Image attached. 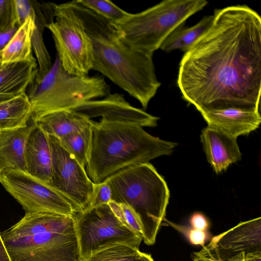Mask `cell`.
<instances>
[{
    "instance_id": "1",
    "label": "cell",
    "mask_w": 261,
    "mask_h": 261,
    "mask_svg": "<svg viewBox=\"0 0 261 261\" xmlns=\"http://www.w3.org/2000/svg\"><path fill=\"white\" fill-rule=\"evenodd\" d=\"M208 29L182 56L177 84L200 113L259 111L261 18L246 5L215 11Z\"/></svg>"
},
{
    "instance_id": "2",
    "label": "cell",
    "mask_w": 261,
    "mask_h": 261,
    "mask_svg": "<svg viewBox=\"0 0 261 261\" xmlns=\"http://www.w3.org/2000/svg\"><path fill=\"white\" fill-rule=\"evenodd\" d=\"M70 3L82 18L92 42V70L101 73L146 109L161 86L153 55L132 49L120 39L113 24L83 7L77 1Z\"/></svg>"
},
{
    "instance_id": "3",
    "label": "cell",
    "mask_w": 261,
    "mask_h": 261,
    "mask_svg": "<svg viewBox=\"0 0 261 261\" xmlns=\"http://www.w3.org/2000/svg\"><path fill=\"white\" fill-rule=\"evenodd\" d=\"M176 145L150 135L137 124L100 118L91 124L86 171L94 184H100L128 167L170 155Z\"/></svg>"
},
{
    "instance_id": "4",
    "label": "cell",
    "mask_w": 261,
    "mask_h": 261,
    "mask_svg": "<svg viewBox=\"0 0 261 261\" xmlns=\"http://www.w3.org/2000/svg\"><path fill=\"white\" fill-rule=\"evenodd\" d=\"M106 180L111 190L112 201L132 210L144 243L153 245L170 198L164 178L148 162L128 167Z\"/></svg>"
},
{
    "instance_id": "5",
    "label": "cell",
    "mask_w": 261,
    "mask_h": 261,
    "mask_svg": "<svg viewBox=\"0 0 261 261\" xmlns=\"http://www.w3.org/2000/svg\"><path fill=\"white\" fill-rule=\"evenodd\" d=\"M205 0H165L114 24L120 39L132 49L153 55L167 37L203 9Z\"/></svg>"
},
{
    "instance_id": "6",
    "label": "cell",
    "mask_w": 261,
    "mask_h": 261,
    "mask_svg": "<svg viewBox=\"0 0 261 261\" xmlns=\"http://www.w3.org/2000/svg\"><path fill=\"white\" fill-rule=\"evenodd\" d=\"M29 98L32 119L62 110H70L85 102L106 96L110 87L99 76H80L68 73L57 55L54 63L39 81L31 84Z\"/></svg>"
},
{
    "instance_id": "7",
    "label": "cell",
    "mask_w": 261,
    "mask_h": 261,
    "mask_svg": "<svg viewBox=\"0 0 261 261\" xmlns=\"http://www.w3.org/2000/svg\"><path fill=\"white\" fill-rule=\"evenodd\" d=\"M51 3L55 21L46 28L52 34L62 66L69 73L88 75L93 63V45L82 18L70 2Z\"/></svg>"
},
{
    "instance_id": "8",
    "label": "cell",
    "mask_w": 261,
    "mask_h": 261,
    "mask_svg": "<svg viewBox=\"0 0 261 261\" xmlns=\"http://www.w3.org/2000/svg\"><path fill=\"white\" fill-rule=\"evenodd\" d=\"M75 228L83 261L107 245L122 243L137 248L143 237L124 225L108 204L89 207L74 215Z\"/></svg>"
},
{
    "instance_id": "9",
    "label": "cell",
    "mask_w": 261,
    "mask_h": 261,
    "mask_svg": "<svg viewBox=\"0 0 261 261\" xmlns=\"http://www.w3.org/2000/svg\"><path fill=\"white\" fill-rule=\"evenodd\" d=\"M3 240L12 261H83L74 219L54 230Z\"/></svg>"
},
{
    "instance_id": "10",
    "label": "cell",
    "mask_w": 261,
    "mask_h": 261,
    "mask_svg": "<svg viewBox=\"0 0 261 261\" xmlns=\"http://www.w3.org/2000/svg\"><path fill=\"white\" fill-rule=\"evenodd\" d=\"M51 154L49 186L68 200L77 213L90 205L95 184L85 168L71 156L56 137L48 135Z\"/></svg>"
},
{
    "instance_id": "11",
    "label": "cell",
    "mask_w": 261,
    "mask_h": 261,
    "mask_svg": "<svg viewBox=\"0 0 261 261\" xmlns=\"http://www.w3.org/2000/svg\"><path fill=\"white\" fill-rule=\"evenodd\" d=\"M0 182L26 213L53 212L74 217L77 211L59 192L25 172L7 170Z\"/></svg>"
},
{
    "instance_id": "12",
    "label": "cell",
    "mask_w": 261,
    "mask_h": 261,
    "mask_svg": "<svg viewBox=\"0 0 261 261\" xmlns=\"http://www.w3.org/2000/svg\"><path fill=\"white\" fill-rule=\"evenodd\" d=\"M261 251V218L240 222L214 237L199 253L225 261L240 253Z\"/></svg>"
},
{
    "instance_id": "13",
    "label": "cell",
    "mask_w": 261,
    "mask_h": 261,
    "mask_svg": "<svg viewBox=\"0 0 261 261\" xmlns=\"http://www.w3.org/2000/svg\"><path fill=\"white\" fill-rule=\"evenodd\" d=\"M89 119L100 117L106 120L153 127L159 118L130 105L122 95L110 93L103 98L83 103L73 109Z\"/></svg>"
},
{
    "instance_id": "14",
    "label": "cell",
    "mask_w": 261,
    "mask_h": 261,
    "mask_svg": "<svg viewBox=\"0 0 261 261\" xmlns=\"http://www.w3.org/2000/svg\"><path fill=\"white\" fill-rule=\"evenodd\" d=\"M237 138L207 126L201 132L200 140L207 162L219 174L241 160Z\"/></svg>"
},
{
    "instance_id": "15",
    "label": "cell",
    "mask_w": 261,
    "mask_h": 261,
    "mask_svg": "<svg viewBox=\"0 0 261 261\" xmlns=\"http://www.w3.org/2000/svg\"><path fill=\"white\" fill-rule=\"evenodd\" d=\"M200 114L207 126L237 138L254 131L259 127L261 122L259 111L227 109Z\"/></svg>"
},
{
    "instance_id": "16",
    "label": "cell",
    "mask_w": 261,
    "mask_h": 261,
    "mask_svg": "<svg viewBox=\"0 0 261 261\" xmlns=\"http://www.w3.org/2000/svg\"><path fill=\"white\" fill-rule=\"evenodd\" d=\"M26 172L47 184L51 177V154L48 135L33 122L25 147Z\"/></svg>"
},
{
    "instance_id": "17",
    "label": "cell",
    "mask_w": 261,
    "mask_h": 261,
    "mask_svg": "<svg viewBox=\"0 0 261 261\" xmlns=\"http://www.w3.org/2000/svg\"><path fill=\"white\" fill-rule=\"evenodd\" d=\"M33 123L0 130V175L7 170L26 172L25 147Z\"/></svg>"
},
{
    "instance_id": "18",
    "label": "cell",
    "mask_w": 261,
    "mask_h": 261,
    "mask_svg": "<svg viewBox=\"0 0 261 261\" xmlns=\"http://www.w3.org/2000/svg\"><path fill=\"white\" fill-rule=\"evenodd\" d=\"M35 58L2 64L0 66V94L17 96L25 93L38 74Z\"/></svg>"
},
{
    "instance_id": "19",
    "label": "cell",
    "mask_w": 261,
    "mask_h": 261,
    "mask_svg": "<svg viewBox=\"0 0 261 261\" xmlns=\"http://www.w3.org/2000/svg\"><path fill=\"white\" fill-rule=\"evenodd\" d=\"M47 135L60 139L90 125L92 120L72 110L47 113L33 119Z\"/></svg>"
},
{
    "instance_id": "20",
    "label": "cell",
    "mask_w": 261,
    "mask_h": 261,
    "mask_svg": "<svg viewBox=\"0 0 261 261\" xmlns=\"http://www.w3.org/2000/svg\"><path fill=\"white\" fill-rule=\"evenodd\" d=\"M36 18L29 16L20 25L0 54L2 64L26 61L34 58L32 39Z\"/></svg>"
},
{
    "instance_id": "21",
    "label": "cell",
    "mask_w": 261,
    "mask_h": 261,
    "mask_svg": "<svg viewBox=\"0 0 261 261\" xmlns=\"http://www.w3.org/2000/svg\"><path fill=\"white\" fill-rule=\"evenodd\" d=\"M213 19V15L205 16L189 28H184L185 23L181 24L167 37L160 48L168 53L176 49L186 52L208 29Z\"/></svg>"
},
{
    "instance_id": "22",
    "label": "cell",
    "mask_w": 261,
    "mask_h": 261,
    "mask_svg": "<svg viewBox=\"0 0 261 261\" xmlns=\"http://www.w3.org/2000/svg\"><path fill=\"white\" fill-rule=\"evenodd\" d=\"M28 95L22 93L0 102V130L25 126L32 117Z\"/></svg>"
},
{
    "instance_id": "23",
    "label": "cell",
    "mask_w": 261,
    "mask_h": 261,
    "mask_svg": "<svg viewBox=\"0 0 261 261\" xmlns=\"http://www.w3.org/2000/svg\"><path fill=\"white\" fill-rule=\"evenodd\" d=\"M91 124L81 130L58 138L63 147L84 168L87 163L91 144Z\"/></svg>"
},
{
    "instance_id": "24",
    "label": "cell",
    "mask_w": 261,
    "mask_h": 261,
    "mask_svg": "<svg viewBox=\"0 0 261 261\" xmlns=\"http://www.w3.org/2000/svg\"><path fill=\"white\" fill-rule=\"evenodd\" d=\"M144 253L134 246L117 243L99 249L83 261H138Z\"/></svg>"
},
{
    "instance_id": "25",
    "label": "cell",
    "mask_w": 261,
    "mask_h": 261,
    "mask_svg": "<svg viewBox=\"0 0 261 261\" xmlns=\"http://www.w3.org/2000/svg\"><path fill=\"white\" fill-rule=\"evenodd\" d=\"M83 7L113 24L125 19L130 14L109 0H76Z\"/></svg>"
},
{
    "instance_id": "26",
    "label": "cell",
    "mask_w": 261,
    "mask_h": 261,
    "mask_svg": "<svg viewBox=\"0 0 261 261\" xmlns=\"http://www.w3.org/2000/svg\"><path fill=\"white\" fill-rule=\"evenodd\" d=\"M16 27H18L14 0H0V30Z\"/></svg>"
},
{
    "instance_id": "27",
    "label": "cell",
    "mask_w": 261,
    "mask_h": 261,
    "mask_svg": "<svg viewBox=\"0 0 261 261\" xmlns=\"http://www.w3.org/2000/svg\"><path fill=\"white\" fill-rule=\"evenodd\" d=\"M112 201V193L107 181L95 184L93 193L89 207H95L108 204Z\"/></svg>"
},
{
    "instance_id": "28",
    "label": "cell",
    "mask_w": 261,
    "mask_h": 261,
    "mask_svg": "<svg viewBox=\"0 0 261 261\" xmlns=\"http://www.w3.org/2000/svg\"><path fill=\"white\" fill-rule=\"evenodd\" d=\"M16 13L17 26L19 27L29 17H37V13L32 2L27 0H14Z\"/></svg>"
},
{
    "instance_id": "29",
    "label": "cell",
    "mask_w": 261,
    "mask_h": 261,
    "mask_svg": "<svg viewBox=\"0 0 261 261\" xmlns=\"http://www.w3.org/2000/svg\"><path fill=\"white\" fill-rule=\"evenodd\" d=\"M175 229L183 233L191 244L194 245H203L208 239V234L206 231L198 230L193 228L186 227L169 223Z\"/></svg>"
},
{
    "instance_id": "30",
    "label": "cell",
    "mask_w": 261,
    "mask_h": 261,
    "mask_svg": "<svg viewBox=\"0 0 261 261\" xmlns=\"http://www.w3.org/2000/svg\"><path fill=\"white\" fill-rule=\"evenodd\" d=\"M119 204L123 212V224L137 234L143 237L140 226L133 212L125 204Z\"/></svg>"
},
{
    "instance_id": "31",
    "label": "cell",
    "mask_w": 261,
    "mask_h": 261,
    "mask_svg": "<svg viewBox=\"0 0 261 261\" xmlns=\"http://www.w3.org/2000/svg\"><path fill=\"white\" fill-rule=\"evenodd\" d=\"M192 228L198 230L206 231L209 226L206 217L200 213H195L190 219Z\"/></svg>"
},
{
    "instance_id": "32",
    "label": "cell",
    "mask_w": 261,
    "mask_h": 261,
    "mask_svg": "<svg viewBox=\"0 0 261 261\" xmlns=\"http://www.w3.org/2000/svg\"><path fill=\"white\" fill-rule=\"evenodd\" d=\"M245 253L242 252L235 257L225 261H244ZM193 261H222L213 258L211 256L196 252L193 258Z\"/></svg>"
},
{
    "instance_id": "33",
    "label": "cell",
    "mask_w": 261,
    "mask_h": 261,
    "mask_svg": "<svg viewBox=\"0 0 261 261\" xmlns=\"http://www.w3.org/2000/svg\"><path fill=\"white\" fill-rule=\"evenodd\" d=\"M18 27L7 31L0 30V54L13 37Z\"/></svg>"
},
{
    "instance_id": "34",
    "label": "cell",
    "mask_w": 261,
    "mask_h": 261,
    "mask_svg": "<svg viewBox=\"0 0 261 261\" xmlns=\"http://www.w3.org/2000/svg\"><path fill=\"white\" fill-rule=\"evenodd\" d=\"M0 261H12L0 233Z\"/></svg>"
},
{
    "instance_id": "35",
    "label": "cell",
    "mask_w": 261,
    "mask_h": 261,
    "mask_svg": "<svg viewBox=\"0 0 261 261\" xmlns=\"http://www.w3.org/2000/svg\"><path fill=\"white\" fill-rule=\"evenodd\" d=\"M244 261H261V251L245 254Z\"/></svg>"
},
{
    "instance_id": "36",
    "label": "cell",
    "mask_w": 261,
    "mask_h": 261,
    "mask_svg": "<svg viewBox=\"0 0 261 261\" xmlns=\"http://www.w3.org/2000/svg\"><path fill=\"white\" fill-rule=\"evenodd\" d=\"M138 261H154L151 256L147 253H144V255Z\"/></svg>"
},
{
    "instance_id": "37",
    "label": "cell",
    "mask_w": 261,
    "mask_h": 261,
    "mask_svg": "<svg viewBox=\"0 0 261 261\" xmlns=\"http://www.w3.org/2000/svg\"><path fill=\"white\" fill-rule=\"evenodd\" d=\"M14 97H15V96L0 94V102L6 101L9 99H11Z\"/></svg>"
},
{
    "instance_id": "38",
    "label": "cell",
    "mask_w": 261,
    "mask_h": 261,
    "mask_svg": "<svg viewBox=\"0 0 261 261\" xmlns=\"http://www.w3.org/2000/svg\"><path fill=\"white\" fill-rule=\"evenodd\" d=\"M2 61H1V58H0V66L2 65Z\"/></svg>"
}]
</instances>
